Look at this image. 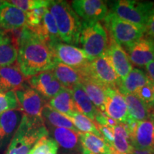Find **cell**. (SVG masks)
<instances>
[{
	"label": "cell",
	"mask_w": 154,
	"mask_h": 154,
	"mask_svg": "<svg viewBox=\"0 0 154 154\" xmlns=\"http://www.w3.org/2000/svg\"><path fill=\"white\" fill-rule=\"evenodd\" d=\"M17 44V64L25 76L29 78L51 71L57 61L49 45L28 28L20 29L15 38Z\"/></svg>",
	"instance_id": "obj_1"
},
{
	"label": "cell",
	"mask_w": 154,
	"mask_h": 154,
	"mask_svg": "<svg viewBox=\"0 0 154 154\" xmlns=\"http://www.w3.org/2000/svg\"><path fill=\"white\" fill-rule=\"evenodd\" d=\"M45 136H49V131L43 119L33 118L23 113L5 154H28L36 142Z\"/></svg>",
	"instance_id": "obj_2"
},
{
	"label": "cell",
	"mask_w": 154,
	"mask_h": 154,
	"mask_svg": "<svg viewBox=\"0 0 154 154\" xmlns=\"http://www.w3.org/2000/svg\"><path fill=\"white\" fill-rule=\"evenodd\" d=\"M47 9L54 19L61 41L78 46L82 21L70 4L62 0H50Z\"/></svg>",
	"instance_id": "obj_3"
},
{
	"label": "cell",
	"mask_w": 154,
	"mask_h": 154,
	"mask_svg": "<svg viewBox=\"0 0 154 154\" xmlns=\"http://www.w3.org/2000/svg\"><path fill=\"white\" fill-rule=\"evenodd\" d=\"M111 12L119 19L136 25L144 30L154 7L152 2L118 0L109 4Z\"/></svg>",
	"instance_id": "obj_4"
},
{
	"label": "cell",
	"mask_w": 154,
	"mask_h": 154,
	"mask_svg": "<svg viewBox=\"0 0 154 154\" xmlns=\"http://www.w3.org/2000/svg\"><path fill=\"white\" fill-rule=\"evenodd\" d=\"M83 50L91 59L101 57L105 53L109 44L107 30L101 22L84 23L79 36Z\"/></svg>",
	"instance_id": "obj_5"
},
{
	"label": "cell",
	"mask_w": 154,
	"mask_h": 154,
	"mask_svg": "<svg viewBox=\"0 0 154 154\" xmlns=\"http://www.w3.org/2000/svg\"><path fill=\"white\" fill-rule=\"evenodd\" d=\"M79 74L82 79H88L106 88L118 90L121 81L105 53L94 59L88 66Z\"/></svg>",
	"instance_id": "obj_6"
},
{
	"label": "cell",
	"mask_w": 154,
	"mask_h": 154,
	"mask_svg": "<svg viewBox=\"0 0 154 154\" xmlns=\"http://www.w3.org/2000/svg\"><path fill=\"white\" fill-rule=\"evenodd\" d=\"M105 28L109 32L110 37L121 47L126 48L142 38L144 30L136 25L122 20L111 11L104 19Z\"/></svg>",
	"instance_id": "obj_7"
},
{
	"label": "cell",
	"mask_w": 154,
	"mask_h": 154,
	"mask_svg": "<svg viewBox=\"0 0 154 154\" xmlns=\"http://www.w3.org/2000/svg\"><path fill=\"white\" fill-rule=\"evenodd\" d=\"M50 48L58 61L72 67L78 73L85 69L93 60L83 49L61 42L53 44Z\"/></svg>",
	"instance_id": "obj_8"
},
{
	"label": "cell",
	"mask_w": 154,
	"mask_h": 154,
	"mask_svg": "<svg viewBox=\"0 0 154 154\" xmlns=\"http://www.w3.org/2000/svg\"><path fill=\"white\" fill-rule=\"evenodd\" d=\"M71 6L84 23L99 22L109 11L106 2L102 0H74Z\"/></svg>",
	"instance_id": "obj_9"
},
{
	"label": "cell",
	"mask_w": 154,
	"mask_h": 154,
	"mask_svg": "<svg viewBox=\"0 0 154 154\" xmlns=\"http://www.w3.org/2000/svg\"><path fill=\"white\" fill-rule=\"evenodd\" d=\"M15 94L23 113L33 118H42V111L46 105L45 99L37 91L28 84L15 91Z\"/></svg>",
	"instance_id": "obj_10"
},
{
	"label": "cell",
	"mask_w": 154,
	"mask_h": 154,
	"mask_svg": "<svg viewBox=\"0 0 154 154\" xmlns=\"http://www.w3.org/2000/svg\"><path fill=\"white\" fill-rule=\"evenodd\" d=\"M49 135L65 154H82L83 148L79 132L65 128H57L46 124Z\"/></svg>",
	"instance_id": "obj_11"
},
{
	"label": "cell",
	"mask_w": 154,
	"mask_h": 154,
	"mask_svg": "<svg viewBox=\"0 0 154 154\" xmlns=\"http://www.w3.org/2000/svg\"><path fill=\"white\" fill-rule=\"evenodd\" d=\"M28 84L45 100L51 99L63 88L51 71H46L29 77Z\"/></svg>",
	"instance_id": "obj_12"
},
{
	"label": "cell",
	"mask_w": 154,
	"mask_h": 154,
	"mask_svg": "<svg viewBox=\"0 0 154 154\" xmlns=\"http://www.w3.org/2000/svg\"><path fill=\"white\" fill-rule=\"evenodd\" d=\"M131 63L136 66H146L154 61V39L143 36L126 48Z\"/></svg>",
	"instance_id": "obj_13"
},
{
	"label": "cell",
	"mask_w": 154,
	"mask_h": 154,
	"mask_svg": "<svg viewBox=\"0 0 154 154\" xmlns=\"http://www.w3.org/2000/svg\"><path fill=\"white\" fill-rule=\"evenodd\" d=\"M105 54L119 79H124L133 69L132 63L125 49L110 37Z\"/></svg>",
	"instance_id": "obj_14"
},
{
	"label": "cell",
	"mask_w": 154,
	"mask_h": 154,
	"mask_svg": "<svg viewBox=\"0 0 154 154\" xmlns=\"http://www.w3.org/2000/svg\"><path fill=\"white\" fill-rule=\"evenodd\" d=\"M104 111L108 116L121 124H126L129 119L124 95L117 89L106 88Z\"/></svg>",
	"instance_id": "obj_15"
},
{
	"label": "cell",
	"mask_w": 154,
	"mask_h": 154,
	"mask_svg": "<svg viewBox=\"0 0 154 154\" xmlns=\"http://www.w3.org/2000/svg\"><path fill=\"white\" fill-rule=\"evenodd\" d=\"M131 143L133 149H154V111L146 120L138 121L131 136Z\"/></svg>",
	"instance_id": "obj_16"
},
{
	"label": "cell",
	"mask_w": 154,
	"mask_h": 154,
	"mask_svg": "<svg viewBox=\"0 0 154 154\" xmlns=\"http://www.w3.org/2000/svg\"><path fill=\"white\" fill-rule=\"evenodd\" d=\"M28 85V78L21 72L18 64L0 67V91H16Z\"/></svg>",
	"instance_id": "obj_17"
},
{
	"label": "cell",
	"mask_w": 154,
	"mask_h": 154,
	"mask_svg": "<svg viewBox=\"0 0 154 154\" xmlns=\"http://www.w3.org/2000/svg\"><path fill=\"white\" fill-rule=\"evenodd\" d=\"M22 116L21 110L9 111L0 115V152L9 146Z\"/></svg>",
	"instance_id": "obj_18"
},
{
	"label": "cell",
	"mask_w": 154,
	"mask_h": 154,
	"mask_svg": "<svg viewBox=\"0 0 154 154\" xmlns=\"http://www.w3.org/2000/svg\"><path fill=\"white\" fill-rule=\"evenodd\" d=\"M26 24V13L6 1L0 9V28L3 30H19Z\"/></svg>",
	"instance_id": "obj_19"
},
{
	"label": "cell",
	"mask_w": 154,
	"mask_h": 154,
	"mask_svg": "<svg viewBox=\"0 0 154 154\" xmlns=\"http://www.w3.org/2000/svg\"><path fill=\"white\" fill-rule=\"evenodd\" d=\"M51 71L64 88L72 90L74 86L81 84L82 78L79 74L72 67L57 60Z\"/></svg>",
	"instance_id": "obj_20"
},
{
	"label": "cell",
	"mask_w": 154,
	"mask_h": 154,
	"mask_svg": "<svg viewBox=\"0 0 154 154\" xmlns=\"http://www.w3.org/2000/svg\"><path fill=\"white\" fill-rule=\"evenodd\" d=\"M32 32L47 42L49 47L61 42L54 19L48 9L44 14L41 24Z\"/></svg>",
	"instance_id": "obj_21"
},
{
	"label": "cell",
	"mask_w": 154,
	"mask_h": 154,
	"mask_svg": "<svg viewBox=\"0 0 154 154\" xmlns=\"http://www.w3.org/2000/svg\"><path fill=\"white\" fill-rule=\"evenodd\" d=\"M149 81L147 74L139 69H133L124 79L121 81L118 91L123 95L134 94Z\"/></svg>",
	"instance_id": "obj_22"
},
{
	"label": "cell",
	"mask_w": 154,
	"mask_h": 154,
	"mask_svg": "<svg viewBox=\"0 0 154 154\" xmlns=\"http://www.w3.org/2000/svg\"><path fill=\"white\" fill-rule=\"evenodd\" d=\"M17 44L14 37L0 32V67L14 64L17 60Z\"/></svg>",
	"instance_id": "obj_23"
},
{
	"label": "cell",
	"mask_w": 154,
	"mask_h": 154,
	"mask_svg": "<svg viewBox=\"0 0 154 154\" xmlns=\"http://www.w3.org/2000/svg\"><path fill=\"white\" fill-rule=\"evenodd\" d=\"M75 110L94 121L97 109L94 105L82 86L77 85L72 90Z\"/></svg>",
	"instance_id": "obj_24"
},
{
	"label": "cell",
	"mask_w": 154,
	"mask_h": 154,
	"mask_svg": "<svg viewBox=\"0 0 154 154\" xmlns=\"http://www.w3.org/2000/svg\"><path fill=\"white\" fill-rule=\"evenodd\" d=\"M81 86L98 110L104 111L106 88L88 79H82Z\"/></svg>",
	"instance_id": "obj_25"
},
{
	"label": "cell",
	"mask_w": 154,
	"mask_h": 154,
	"mask_svg": "<svg viewBox=\"0 0 154 154\" xmlns=\"http://www.w3.org/2000/svg\"><path fill=\"white\" fill-rule=\"evenodd\" d=\"M124 97L130 119L138 122L149 118L153 111L151 110L136 94H126L124 95Z\"/></svg>",
	"instance_id": "obj_26"
},
{
	"label": "cell",
	"mask_w": 154,
	"mask_h": 154,
	"mask_svg": "<svg viewBox=\"0 0 154 154\" xmlns=\"http://www.w3.org/2000/svg\"><path fill=\"white\" fill-rule=\"evenodd\" d=\"M42 117L45 124L57 128H68L79 132L68 117L56 111L49 104H46L44 106L42 111Z\"/></svg>",
	"instance_id": "obj_27"
},
{
	"label": "cell",
	"mask_w": 154,
	"mask_h": 154,
	"mask_svg": "<svg viewBox=\"0 0 154 154\" xmlns=\"http://www.w3.org/2000/svg\"><path fill=\"white\" fill-rule=\"evenodd\" d=\"M79 136L84 149L94 154H110L111 147L103 138L89 133L79 132Z\"/></svg>",
	"instance_id": "obj_28"
},
{
	"label": "cell",
	"mask_w": 154,
	"mask_h": 154,
	"mask_svg": "<svg viewBox=\"0 0 154 154\" xmlns=\"http://www.w3.org/2000/svg\"><path fill=\"white\" fill-rule=\"evenodd\" d=\"M113 149L119 153L131 154L133 147L131 143L130 134L126 124L119 123L113 127Z\"/></svg>",
	"instance_id": "obj_29"
},
{
	"label": "cell",
	"mask_w": 154,
	"mask_h": 154,
	"mask_svg": "<svg viewBox=\"0 0 154 154\" xmlns=\"http://www.w3.org/2000/svg\"><path fill=\"white\" fill-rule=\"evenodd\" d=\"M49 105L56 111L68 116L75 110L72 90L63 88L54 97L50 99Z\"/></svg>",
	"instance_id": "obj_30"
},
{
	"label": "cell",
	"mask_w": 154,
	"mask_h": 154,
	"mask_svg": "<svg viewBox=\"0 0 154 154\" xmlns=\"http://www.w3.org/2000/svg\"><path fill=\"white\" fill-rule=\"evenodd\" d=\"M66 116L72 121L75 128L79 132L89 133V134H94L102 138L101 135L98 130L95 123L85 116L75 111Z\"/></svg>",
	"instance_id": "obj_31"
},
{
	"label": "cell",
	"mask_w": 154,
	"mask_h": 154,
	"mask_svg": "<svg viewBox=\"0 0 154 154\" xmlns=\"http://www.w3.org/2000/svg\"><path fill=\"white\" fill-rule=\"evenodd\" d=\"M17 109H19V105L15 91H0V115Z\"/></svg>",
	"instance_id": "obj_32"
},
{
	"label": "cell",
	"mask_w": 154,
	"mask_h": 154,
	"mask_svg": "<svg viewBox=\"0 0 154 154\" xmlns=\"http://www.w3.org/2000/svg\"><path fill=\"white\" fill-rule=\"evenodd\" d=\"M47 7L48 5L36 7L26 12V24L25 27L28 28L31 31H34L37 28L42 22Z\"/></svg>",
	"instance_id": "obj_33"
},
{
	"label": "cell",
	"mask_w": 154,
	"mask_h": 154,
	"mask_svg": "<svg viewBox=\"0 0 154 154\" xmlns=\"http://www.w3.org/2000/svg\"><path fill=\"white\" fill-rule=\"evenodd\" d=\"M136 94L151 110L154 109V90L151 85V81L138 90Z\"/></svg>",
	"instance_id": "obj_34"
},
{
	"label": "cell",
	"mask_w": 154,
	"mask_h": 154,
	"mask_svg": "<svg viewBox=\"0 0 154 154\" xmlns=\"http://www.w3.org/2000/svg\"><path fill=\"white\" fill-rule=\"evenodd\" d=\"M7 2L25 13L36 7L47 6L49 2V0H12Z\"/></svg>",
	"instance_id": "obj_35"
},
{
	"label": "cell",
	"mask_w": 154,
	"mask_h": 154,
	"mask_svg": "<svg viewBox=\"0 0 154 154\" xmlns=\"http://www.w3.org/2000/svg\"><path fill=\"white\" fill-rule=\"evenodd\" d=\"M98 130L101 134L102 138L103 140L109 145L110 147L113 148V139H114V136H113V127L103 126V125L96 124Z\"/></svg>",
	"instance_id": "obj_36"
},
{
	"label": "cell",
	"mask_w": 154,
	"mask_h": 154,
	"mask_svg": "<svg viewBox=\"0 0 154 154\" xmlns=\"http://www.w3.org/2000/svg\"><path fill=\"white\" fill-rule=\"evenodd\" d=\"M49 149V136L42 138L36 142L32 149V154H47Z\"/></svg>",
	"instance_id": "obj_37"
},
{
	"label": "cell",
	"mask_w": 154,
	"mask_h": 154,
	"mask_svg": "<svg viewBox=\"0 0 154 154\" xmlns=\"http://www.w3.org/2000/svg\"><path fill=\"white\" fill-rule=\"evenodd\" d=\"M145 34L147 36L154 39V7L145 27Z\"/></svg>",
	"instance_id": "obj_38"
},
{
	"label": "cell",
	"mask_w": 154,
	"mask_h": 154,
	"mask_svg": "<svg viewBox=\"0 0 154 154\" xmlns=\"http://www.w3.org/2000/svg\"><path fill=\"white\" fill-rule=\"evenodd\" d=\"M59 146L53 138L49 137V149L47 154H57Z\"/></svg>",
	"instance_id": "obj_39"
},
{
	"label": "cell",
	"mask_w": 154,
	"mask_h": 154,
	"mask_svg": "<svg viewBox=\"0 0 154 154\" xmlns=\"http://www.w3.org/2000/svg\"><path fill=\"white\" fill-rule=\"evenodd\" d=\"M146 72H147V76L151 82H154V61L148 63L146 66Z\"/></svg>",
	"instance_id": "obj_40"
},
{
	"label": "cell",
	"mask_w": 154,
	"mask_h": 154,
	"mask_svg": "<svg viewBox=\"0 0 154 154\" xmlns=\"http://www.w3.org/2000/svg\"><path fill=\"white\" fill-rule=\"evenodd\" d=\"M131 153L133 154H154V149H133Z\"/></svg>",
	"instance_id": "obj_41"
},
{
	"label": "cell",
	"mask_w": 154,
	"mask_h": 154,
	"mask_svg": "<svg viewBox=\"0 0 154 154\" xmlns=\"http://www.w3.org/2000/svg\"><path fill=\"white\" fill-rule=\"evenodd\" d=\"M110 154H126V153H119L117 151H116V150L113 149V148H111V152H110Z\"/></svg>",
	"instance_id": "obj_42"
},
{
	"label": "cell",
	"mask_w": 154,
	"mask_h": 154,
	"mask_svg": "<svg viewBox=\"0 0 154 154\" xmlns=\"http://www.w3.org/2000/svg\"><path fill=\"white\" fill-rule=\"evenodd\" d=\"M82 154H94V153H90V152H88V151H86V150H85V149H83Z\"/></svg>",
	"instance_id": "obj_43"
},
{
	"label": "cell",
	"mask_w": 154,
	"mask_h": 154,
	"mask_svg": "<svg viewBox=\"0 0 154 154\" xmlns=\"http://www.w3.org/2000/svg\"><path fill=\"white\" fill-rule=\"evenodd\" d=\"M5 2H6V1H2V0H0V9H1L2 7V6H3L4 5H5Z\"/></svg>",
	"instance_id": "obj_44"
},
{
	"label": "cell",
	"mask_w": 154,
	"mask_h": 154,
	"mask_svg": "<svg viewBox=\"0 0 154 154\" xmlns=\"http://www.w3.org/2000/svg\"><path fill=\"white\" fill-rule=\"evenodd\" d=\"M151 85H152V87H153V90H154V82H151Z\"/></svg>",
	"instance_id": "obj_45"
},
{
	"label": "cell",
	"mask_w": 154,
	"mask_h": 154,
	"mask_svg": "<svg viewBox=\"0 0 154 154\" xmlns=\"http://www.w3.org/2000/svg\"><path fill=\"white\" fill-rule=\"evenodd\" d=\"M2 31H3V29H2L0 28V32H2Z\"/></svg>",
	"instance_id": "obj_46"
},
{
	"label": "cell",
	"mask_w": 154,
	"mask_h": 154,
	"mask_svg": "<svg viewBox=\"0 0 154 154\" xmlns=\"http://www.w3.org/2000/svg\"><path fill=\"white\" fill-rule=\"evenodd\" d=\"M28 154H32V152H31V151H29V153H28Z\"/></svg>",
	"instance_id": "obj_47"
},
{
	"label": "cell",
	"mask_w": 154,
	"mask_h": 154,
	"mask_svg": "<svg viewBox=\"0 0 154 154\" xmlns=\"http://www.w3.org/2000/svg\"><path fill=\"white\" fill-rule=\"evenodd\" d=\"M131 154H133V153H131Z\"/></svg>",
	"instance_id": "obj_48"
}]
</instances>
